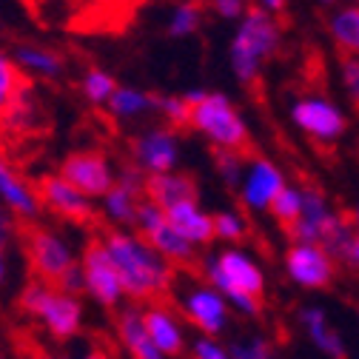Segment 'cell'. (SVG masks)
<instances>
[{"instance_id":"5b68a950","label":"cell","mask_w":359,"mask_h":359,"mask_svg":"<svg viewBox=\"0 0 359 359\" xmlns=\"http://www.w3.org/2000/svg\"><path fill=\"white\" fill-rule=\"evenodd\" d=\"M183 317L205 337H222L231 325V305L211 283H189L177 294Z\"/></svg>"},{"instance_id":"7a4b0ae2","label":"cell","mask_w":359,"mask_h":359,"mask_svg":"<svg viewBox=\"0 0 359 359\" xmlns=\"http://www.w3.org/2000/svg\"><path fill=\"white\" fill-rule=\"evenodd\" d=\"M203 271H205V280L229 299L231 311L243 313V317H259L265 277L251 254L240 248H226L219 254L205 257Z\"/></svg>"},{"instance_id":"9c48e42d","label":"cell","mask_w":359,"mask_h":359,"mask_svg":"<svg viewBox=\"0 0 359 359\" xmlns=\"http://www.w3.org/2000/svg\"><path fill=\"white\" fill-rule=\"evenodd\" d=\"M285 271L294 285L305 291H320L328 288L334 280V257L323 245L294 243L285 251Z\"/></svg>"},{"instance_id":"603a6c76","label":"cell","mask_w":359,"mask_h":359,"mask_svg":"<svg viewBox=\"0 0 359 359\" xmlns=\"http://www.w3.org/2000/svg\"><path fill=\"white\" fill-rule=\"evenodd\" d=\"M140 194H134L123 186H114L106 197H103V214L117 222V226H134L137 222V208H140Z\"/></svg>"},{"instance_id":"484cf974","label":"cell","mask_w":359,"mask_h":359,"mask_svg":"<svg viewBox=\"0 0 359 359\" xmlns=\"http://www.w3.org/2000/svg\"><path fill=\"white\" fill-rule=\"evenodd\" d=\"M109 109L117 117H134L149 109H157V95L140 92V88H117L114 97L109 100Z\"/></svg>"},{"instance_id":"83f0119b","label":"cell","mask_w":359,"mask_h":359,"mask_svg":"<svg viewBox=\"0 0 359 359\" xmlns=\"http://www.w3.org/2000/svg\"><path fill=\"white\" fill-rule=\"evenodd\" d=\"M52 294H55V285H52V283L32 280V283H26L23 291L18 294V305H20V311L26 313V317L40 320V313H43V308H46V302L52 299Z\"/></svg>"},{"instance_id":"d4e9b609","label":"cell","mask_w":359,"mask_h":359,"mask_svg":"<svg viewBox=\"0 0 359 359\" xmlns=\"http://www.w3.org/2000/svg\"><path fill=\"white\" fill-rule=\"evenodd\" d=\"M331 34L345 52L359 57V6H345L331 18Z\"/></svg>"},{"instance_id":"ee69618b","label":"cell","mask_w":359,"mask_h":359,"mask_svg":"<svg viewBox=\"0 0 359 359\" xmlns=\"http://www.w3.org/2000/svg\"><path fill=\"white\" fill-rule=\"evenodd\" d=\"M351 226H353V231H356V240H359V205L353 208V219H351Z\"/></svg>"},{"instance_id":"30bf717a","label":"cell","mask_w":359,"mask_h":359,"mask_svg":"<svg viewBox=\"0 0 359 359\" xmlns=\"http://www.w3.org/2000/svg\"><path fill=\"white\" fill-rule=\"evenodd\" d=\"M345 217L334 214L328 200L323 197V191L317 189H305V208L302 217L297 219V226L288 231L294 237V243H308V245H323L328 240V234L339 226Z\"/></svg>"},{"instance_id":"d6a6232c","label":"cell","mask_w":359,"mask_h":359,"mask_svg":"<svg viewBox=\"0 0 359 359\" xmlns=\"http://www.w3.org/2000/svg\"><path fill=\"white\" fill-rule=\"evenodd\" d=\"M168 222V214H165V208H160L154 200H143L140 203V208H137V222H134V226H137V231H140V237H151L157 229H163Z\"/></svg>"},{"instance_id":"d590c367","label":"cell","mask_w":359,"mask_h":359,"mask_svg":"<svg viewBox=\"0 0 359 359\" xmlns=\"http://www.w3.org/2000/svg\"><path fill=\"white\" fill-rule=\"evenodd\" d=\"M214 231L219 240H226V243H237L245 237V219L237 214V211H219L214 214Z\"/></svg>"},{"instance_id":"cb8c5ba5","label":"cell","mask_w":359,"mask_h":359,"mask_svg":"<svg viewBox=\"0 0 359 359\" xmlns=\"http://www.w3.org/2000/svg\"><path fill=\"white\" fill-rule=\"evenodd\" d=\"M12 60L20 66V69H29V72H37L43 77H57L63 63L55 52L49 49H40V46H29V43H20V46H15L12 52Z\"/></svg>"},{"instance_id":"b9f144b4","label":"cell","mask_w":359,"mask_h":359,"mask_svg":"<svg viewBox=\"0 0 359 359\" xmlns=\"http://www.w3.org/2000/svg\"><path fill=\"white\" fill-rule=\"evenodd\" d=\"M259 6H262L265 12L274 15V12H283V9H285V0H259Z\"/></svg>"},{"instance_id":"8992f818","label":"cell","mask_w":359,"mask_h":359,"mask_svg":"<svg viewBox=\"0 0 359 359\" xmlns=\"http://www.w3.org/2000/svg\"><path fill=\"white\" fill-rule=\"evenodd\" d=\"M26 257L32 271L37 274V280L57 285L63 280V274L72 265H77L69 243L46 229H29L26 231Z\"/></svg>"},{"instance_id":"9a60e30c","label":"cell","mask_w":359,"mask_h":359,"mask_svg":"<svg viewBox=\"0 0 359 359\" xmlns=\"http://www.w3.org/2000/svg\"><path fill=\"white\" fill-rule=\"evenodd\" d=\"M299 325H302L308 342L317 348L325 359H345L348 356L345 337L331 325L325 308H320V305H302L299 308Z\"/></svg>"},{"instance_id":"7c38bea8","label":"cell","mask_w":359,"mask_h":359,"mask_svg":"<svg viewBox=\"0 0 359 359\" xmlns=\"http://www.w3.org/2000/svg\"><path fill=\"white\" fill-rule=\"evenodd\" d=\"M285 177L271 160H254L251 168L245 171L243 189H240V203L251 211H271L274 200L285 189Z\"/></svg>"},{"instance_id":"bcb514c9","label":"cell","mask_w":359,"mask_h":359,"mask_svg":"<svg viewBox=\"0 0 359 359\" xmlns=\"http://www.w3.org/2000/svg\"><path fill=\"white\" fill-rule=\"evenodd\" d=\"M320 4H334V0H320Z\"/></svg>"},{"instance_id":"ab89813d","label":"cell","mask_w":359,"mask_h":359,"mask_svg":"<svg viewBox=\"0 0 359 359\" xmlns=\"http://www.w3.org/2000/svg\"><path fill=\"white\" fill-rule=\"evenodd\" d=\"M214 4V9L226 18V20H237V18H243L248 9H245V0H211Z\"/></svg>"},{"instance_id":"ba28073f","label":"cell","mask_w":359,"mask_h":359,"mask_svg":"<svg viewBox=\"0 0 359 359\" xmlns=\"http://www.w3.org/2000/svg\"><path fill=\"white\" fill-rule=\"evenodd\" d=\"M60 177H66L69 183L83 191L88 200L95 197H106L114 186H117V174L111 171L109 160L100 151H74L63 160L60 165Z\"/></svg>"},{"instance_id":"f6af8a7d","label":"cell","mask_w":359,"mask_h":359,"mask_svg":"<svg viewBox=\"0 0 359 359\" xmlns=\"http://www.w3.org/2000/svg\"><path fill=\"white\" fill-rule=\"evenodd\" d=\"M351 268H356V271H359V243H356V251H353V262H351Z\"/></svg>"},{"instance_id":"f35d334b","label":"cell","mask_w":359,"mask_h":359,"mask_svg":"<svg viewBox=\"0 0 359 359\" xmlns=\"http://www.w3.org/2000/svg\"><path fill=\"white\" fill-rule=\"evenodd\" d=\"M342 83L348 88L351 100L359 106V57H345L342 60Z\"/></svg>"},{"instance_id":"ac0fdd59","label":"cell","mask_w":359,"mask_h":359,"mask_svg":"<svg viewBox=\"0 0 359 359\" xmlns=\"http://www.w3.org/2000/svg\"><path fill=\"white\" fill-rule=\"evenodd\" d=\"M117 337H120V345L128 351L131 359H168L151 339L149 328H146V320H143V308H123L120 317H117Z\"/></svg>"},{"instance_id":"60d3db41","label":"cell","mask_w":359,"mask_h":359,"mask_svg":"<svg viewBox=\"0 0 359 359\" xmlns=\"http://www.w3.org/2000/svg\"><path fill=\"white\" fill-rule=\"evenodd\" d=\"M208 95H211V92H203V88H189V92L183 95V100H186V103L194 109V106H200V103H203Z\"/></svg>"},{"instance_id":"e575fe53","label":"cell","mask_w":359,"mask_h":359,"mask_svg":"<svg viewBox=\"0 0 359 359\" xmlns=\"http://www.w3.org/2000/svg\"><path fill=\"white\" fill-rule=\"evenodd\" d=\"M20 66L12 57L0 60V97H4V106H9L20 92H23V80H20Z\"/></svg>"},{"instance_id":"e0dca14e","label":"cell","mask_w":359,"mask_h":359,"mask_svg":"<svg viewBox=\"0 0 359 359\" xmlns=\"http://www.w3.org/2000/svg\"><path fill=\"white\" fill-rule=\"evenodd\" d=\"M40 325L49 331V337H55L60 342L77 337L83 328V302L77 297L55 288L52 299L46 302V308L40 313Z\"/></svg>"},{"instance_id":"44dd1931","label":"cell","mask_w":359,"mask_h":359,"mask_svg":"<svg viewBox=\"0 0 359 359\" xmlns=\"http://www.w3.org/2000/svg\"><path fill=\"white\" fill-rule=\"evenodd\" d=\"M0 194H4V203L18 214V217H26V219H34L40 214V194H34L23 180L12 171L9 163H4L0 168Z\"/></svg>"},{"instance_id":"277c9868","label":"cell","mask_w":359,"mask_h":359,"mask_svg":"<svg viewBox=\"0 0 359 359\" xmlns=\"http://www.w3.org/2000/svg\"><path fill=\"white\" fill-rule=\"evenodd\" d=\"M191 126L205 134V137L214 143V149L243 151L248 143V128H245L240 111L219 92H211L200 106H194Z\"/></svg>"},{"instance_id":"1f68e13d","label":"cell","mask_w":359,"mask_h":359,"mask_svg":"<svg viewBox=\"0 0 359 359\" xmlns=\"http://www.w3.org/2000/svg\"><path fill=\"white\" fill-rule=\"evenodd\" d=\"M117 83H114V77L111 74H106V72H100V69H95V72H88L86 74V80H83V95H86V100H92V103H109L111 97H114V92H117Z\"/></svg>"},{"instance_id":"d6986e66","label":"cell","mask_w":359,"mask_h":359,"mask_svg":"<svg viewBox=\"0 0 359 359\" xmlns=\"http://www.w3.org/2000/svg\"><path fill=\"white\" fill-rule=\"evenodd\" d=\"M168 214V222L183 234L191 245H208L211 240H217V231H214V217L205 214L197 200L191 203H180L174 208L165 211Z\"/></svg>"},{"instance_id":"4dcf8cb0","label":"cell","mask_w":359,"mask_h":359,"mask_svg":"<svg viewBox=\"0 0 359 359\" xmlns=\"http://www.w3.org/2000/svg\"><path fill=\"white\" fill-rule=\"evenodd\" d=\"M214 163H217V174L226 180L229 189H243L245 180V165L240 160V151H229V149H214Z\"/></svg>"},{"instance_id":"f546056e","label":"cell","mask_w":359,"mask_h":359,"mask_svg":"<svg viewBox=\"0 0 359 359\" xmlns=\"http://www.w3.org/2000/svg\"><path fill=\"white\" fill-rule=\"evenodd\" d=\"M229 345H231L234 359H274V342L262 334H245Z\"/></svg>"},{"instance_id":"3957f363","label":"cell","mask_w":359,"mask_h":359,"mask_svg":"<svg viewBox=\"0 0 359 359\" xmlns=\"http://www.w3.org/2000/svg\"><path fill=\"white\" fill-rule=\"evenodd\" d=\"M277 49H280V23L262 6H251L231 40L229 57H231L234 77L243 86L254 83L262 60H268Z\"/></svg>"},{"instance_id":"8d00e7d4","label":"cell","mask_w":359,"mask_h":359,"mask_svg":"<svg viewBox=\"0 0 359 359\" xmlns=\"http://www.w3.org/2000/svg\"><path fill=\"white\" fill-rule=\"evenodd\" d=\"M191 359H234V353L229 342H219V337L200 334L191 342Z\"/></svg>"},{"instance_id":"836d02e7","label":"cell","mask_w":359,"mask_h":359,"mask_svg":"<svg viewBox=\"0 0 359 359\" xmlns=\"http://www.w3.org/2000/svg\"><path fill=\"white\" fill-rule=\"evenodd\" d=\"M157 111L171 123V126H177V128H183V126H191V114H194V109L183 100V97H160L157 95Z\"/></svg>"},{"instance_id":"5bb4252c","label":"cell","mask_w":359,"mask_h":359,"mask_svg":"<svg viewBox=\"0 0 359 359\" xmlns=\"http://www.w3.org/2000/svg\"><path fill=\"white\" fill-rule=\"evenodd\" d=\"M177 157H180V146H177V134L171 128H154L134 140V160H137V165L149 177L174 171Z\"/></svg>"},{"instance_id":"2e32d148","label":"cell","mask_w":359,"mask_h":359,"mask_svg":"<svg viewBox=\"0 0 359 359\" xmlns=\"http://www.w3.org/2000/svg\"><path fill=\"white\" fill-rule=\"evenodd\" d=\"M143 320H146V328H149L154 345L168 359L186 353V345H189L186 342V328H183V323L177 320V313L171 308H165L160 302H151V305L143 308Z\"/></svg>"},{"instance_id":"52a82bcc","label":"cell","mask_w":359,"mask_h":359,"mask_svg":"<svg viewBox=\"0 0 359 359\" xmlns=\"http://www.w3.org/2000/svg\"><path fill=\"white\" fill-rule=\"evenodd\" d=\"M80 265H83V271H86V294L92 297L97 305L114 308V305L123 302L126 288H123V280L117 274V268H114V262H111L103 240L86 245Z\"/></svg>"},{"instance_id":"74e56055","label":"cell","mask_w":359,"mask_h":359,"mask_svg":"<svg viewBox=\"0 0 359 359\" xmlns=\"http://www.w3.org/2000/svg\"><path fill=\"white\" fill-rule=\"evenodd\" d=\"M57 291H63V294H72V297H80L83 291H86V271H83V265L77 262V265H72L69 271L63 274V280L55 285Z\"/></svg>"},{"instance_id":"7402d4cb","label":"cell","mask_w":359,"mask_h":359,"mask_svg":"<svg viewBox=\"0 0 359 359\" xmlns=\"http://www.w3.org/2000/svg\"><path fill=\"white\" fill-rule=\"evenodd\" d=\"M146 240H149L171 265H191L194 257H197V254H194L197 245H191L183 234H180V231L171 226V222H165L163 229H157V231H154L151 237H146Z\"/></svg>"},{"instance_id":"f1b7e54d","label":"cell","mask_w":359,"mask_h":359,"mask_svg":"<svg viewBox=\"0 0 359 359\" xmlns=\"http://www.w3.org/2000/svg\"><path fill=\"white\" fill-rule=\"evenodd\" d=\"M200 20H203V6L197 0H186L180 4L174 12H171V20H168V34L171 37H189L200 29Z\"/></svg>"},{"instance_id":"7dc6e473","label":"cell","mask_w":359,"mask_h":359,"mask_svg":"<svg viewBox=\"0 0 359 359\" xmlns=\"http://www.w3.org/2000/svg\"><path fill=\"white\" fill-rule=\"evenodd\" d=\"M40 359H55V356H40Z\"/></svg>"},{"instance_id":"4316f807","label":"cell","mask_w":359,"mask_h":359,"mask_svg":"<svg viewBox=\"0 0 359 359\" xmlns=\"http://www.w3.org/2000/svg\"><path fill=\"white\" fill-rule=\"evenodd\" d=\"M302 208H305V189H297V186H285L280 191V197L274 200L271 205V214L274 219L280 222L283 229H294L297 226V219L302 217Z\"/></svg>"},{"instance_id":"4fadbf2b","label":"cell","mask_w":359,"mask_h":359,"mask_svg":"<svg viewBox=\"0 0 359 359\" xmlns=\"http://www.w3.org/2000/svg\"><path fill=\"white\" fill-rule=\"evenodd\" d=\"M40 200L46 203L55 214L72 222H92L95 219V205L83 191H77L66 177L60 174H46L40 180Z\"/></svg>"},{"instance_id":"ffe728a7","label":"cell","mask_w":359,"mask_h":359,"mask_svg":"<svg viewBox=\"0 0 359 359\" xmlns=\"http://www.w3.org/2000/svg\"><path fill=\"white\" fill-rule=\"evenodd\" d=\"M146 197L154 200L160 208H174L180 203H191L197 200V186L189 174H177V171H168V174H154L149 177V186H146Z\"/></svg>"},{"instance_id":"6da1fadb","label":"cell","mask_w":359,"mask_h":359,"mask_svg":"<svg viewBox=\"0 0 359 359\" xmlns=\"http://www.w3.org/2000/svg\"><path fill=\"white\" fill-rule=\"evenodd\" d=\"M103 245L123 280L126 297L137 302H157L174 288V265L146 237L111 231L103 237Z\"/></svg>"},{"instance_id":"7bdbcfd3","label":"cell","mask_w":359,"mask_h":359,"mask_svg":"<svg viewBox=\"0 0 359 359\" xmlns=\"http://www.w3.org/2000/svg\"><path fill=\"white\" fill-rule=\"evenodd\" d=\"M80 359H109V353H103V351H88V353H83Z\"/></svg>"},{"instance_id":"8fae6325","label":"cell","mask_w":359,"mask_h":359,"mask_svg":"<svg viewBox=\"0 0 359 359\" xmlns=\"http://www.w3.org/2000/svg\"><path fill=\"white\" fill-rule=\"evenodd\" d=\"M291 120L297 123V128H302L311 137L320 140H337L345 131V114L323 100V97H302L291 106Z\"/></svg>"}]
</instances>
